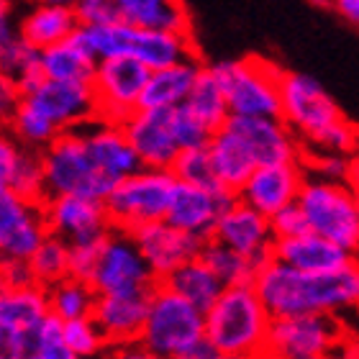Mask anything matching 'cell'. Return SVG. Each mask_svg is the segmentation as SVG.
I'll use <instances>...</instances> for the list:
<instances>
[{"mask_svg": "<svg viewBox=\"0 0 359 359\" xmlns=\"http://www.w3.org/2000/svg\"><path fill=\"white\" fill-rule=\"evenodd\" d=\"M255 287L269 313H331L359 311V259L334 272H303L280 259H269L257 269Z\"/></svg>", "mask_w": 359, "mask_h": 359, "instance_id": "cell-1", "label": "cell"}, {"mask_svg": "<svg viewBox=\"0 0 359 359\" xmlns=\"http://www.w3.org/2000/svg\"><path fill=\"white\" fill-rule=\"evenodd\" d=\"M285 123L300 136V142L318 151L354 154L359 149L357 128L344 118L337 100L316 77L285 72L280 83Z\"/></svg>", "mask_w": 359, "mask_h": 359, "instance_id": "cell-2", "label": "cell"}, {"mask_svg": "<svg viewBox=\"0 0 359 359\" xmlns=\"http://www.w3.org/2000/svg\"><path fill=\"white\" fill-rule=\"evenodd\" d=\"M275 316L259 298L255 283L226 285L205 311V339L224 357H259L267 346Z\"/></svg>", "mask_w": 359, "mask_h": 359, "instance_id": "cell-3", "label": "cell"}, {"mask_svg": "<svg viewBox=\"0 0 359 359\" xmlns=\"http://www.w3.org/2000/svg\"><path fill=\"white\" fill-rule=\"evenodd\" d=\"M208 67L224 88L231 116H283L280 83L285 72L277 69V65L262 57H244Z\"/></svg>", "mask_w": 359, "mask_h": 359, "instance_id": "cell-4", "label": "cell"}, {"mask_svg": "<svg viewBox=\"0 0 359 359\" xmlns=\"http://www.w3.org/2000/svg\"><path fill=\"white\" fill-rule=\"evenodd\" d=\"M205 339V311L157 283L149 298V313L142 331V344L165 359H177L190 346Z\"/></svg>", "mask_w": 359, "mask_h": 359, "instance_id": "cell-5", "label": "cell"}, {"mask_svg": "<svg viewBox=\"0 0 359 359\" xmlns=\"http://www.w3.org/2000/svg\"><path fill=\"white\" fill-rule=\"evenodd\" d=\"M41 167H44V187L49 195H85L105 201L116 182L105 177L90 157L85 136L80 128L62 131L44 151H41Z\"/></svg>", "mask_w": 359, "mask_h": 359, "instance_id": "cell-6", "label": "cell"}, {"mask_svg": "<svg viewBox=\"0 0 359 359\" xmlns=\"http://www.w3.org/2000/svg\"><path fill=\"white\" fill-rule=\"evenodd\" d=\"M175 185L177 177L172 170H157V167H142L116 182V187L103 201L113 229L136 231L142 226L167 218Z\"/></svg>", "mask_w": 359, "mask_h": 359, "instance_id": "cell-7", "label": "cell"}, {"mask_svg": "<svg viewBox=\"0 0 359 359\" xmlns=\"http://www.w3.org/2000/svg\"><path fill=\"white\" fill-rule=\"evenodd\" d=\"M308 229L337 241L344 249L359 252V210L352 182L323 180L308 175L298 195Z\"/></svg>", "mask_w": 359, "mask_h": 359, "instance_id": "cell-8", "label": "cell"}, {"mask_svg": "<svg viewBox=\"0 0 359 359\" xmlns=\"http://www.w3.org/2000/svg\"><path fill=\"white\" fill-rule=\"evenodd\" d=\"M349 329L341 316L331 313H298L280 316L272 321L264 357L267 359H326Z\"/></svg>", "mask_w": 359, "mask_h": 359, "instance_id": "cell-9", "label": "cell"}, {"mask_svg": "<svg viewBox=\"0 0 359 359\" xmlns=\"http://www.w3.org/2000/svg\"><path fill=\"white\" fill-rule=\"evenodd\" d=\"M159 280L144 259L134 233L123 229H113L97 249V262L90 277V285L97 295L105 292H136L151 290Z\"/></svg>", "mask_w": 359, "mask_h": 359, "instance_id": "cell-10", "label": "cell"}, {"mask_svg": "<svg viewBox=\"0 0 359 359\" xmlns=\"http://www.w3.org/2000/svg\"><path fill=\"white\" fill-rule=\"evenodd\" d=\"M151 69L134 57H111L97 62L93 88L97 97V118L111 123H126L142 103Z\"/></svg>", "mask_w": 359, "mask_h": 359, "instance_id": "cell-11", "label": "cell"}, {"mask_svg": "<svg viewBox=\"0 0 359 359\" xmlns=\"http://www.w3.org/2000/svg\"><path fill=\"white\" fill-rule=\"evenodd\" d=\"M46 236L44 205L0 182V252L6 259H29Z\"/></svg>", "mask_w": 359, "mask_h": 359, "instance_id": "cell-12", "label": "cell"}, {"mask_svg": "<svg viewBox=\"0 0 359 359\" xmlns=\"http://www.w3.org/2000/svg\"><path fill=\"white\" fill-rule=\"evenodd\" d=\"M49 233L69 244H95L113 231L103 201L85 195H49L41 201Z\"/></svg>", "mask_w": 359, "mask_h": 359, "instance_id": "cell-13", "label": "cell"}, {"mask_svg": "<svg viewBox=\"0 0 359 359\" xmlns=\"http://www.w3.org/2000/svg\"><path fill=\"white\" fill-rule=\"evenodd\" d=\"M23 100L46 116L60 131H72L97 118V97L93 83H67L46 77L34 93L23 95Z\"/></svg>", "mask_w": 359, "mask_h": 359, "instance_id": "cell-14", "label": "cell"}, {"mask_svg": "<svg viewBox=\"0 0 359 359\" xmlns=\"http://www.w3.org/2000/svg\"><path fill=\"white\" fill-rule=\"evenodd\" d=\"M213 239L224 241L236 252L247 255L257 267H262L275 257V231H272V221L269 216L252 208L236 195V201L221 213L213 231Z\"/></svg>", "mask_w": 359, "mask_h": 359, "instance_id": "cell-15", "label": "cell"}, {"mask_svg": "<svg viewBox=\"0 0 359 359\" xmlns=\"http://www.w3.org/2000/svg\"><path fill=\"white\" fill-rule=\"evenodd\" d=\"M226 126L249 144L257 165L303 162V142L283 116H231Z\"/></svg>", "mask_w": 359, "mask_h": 359, "instance_id": "cell-16", "label": "cell"}, {"mask_svg": "<svg viewBox=\"0 0 359 359\" xmlns=\"http://www.w3.org/2000/svg\"><path fill=\"white\" fill-rule=\"evenodd\" d=\"M131 233H134L144 259H147V264H149V269L154 272L159 283L185 262L201 257V249L205 244V239L182 231L175 224H170L167 218L142 226V229H136Z\"/></svg>", "mask_w": 359, "mask_h": 359, "instance_id": "cell-17", "label": "cell"}, {"mask_svg": "<svg viewBox=\"0 0 359 359\" xmlns=\"http://www.w3.org/2000/svg\"><path fill=\"white\" fill-rule=\"evenodd\" d=\"M233 201H236V193L226 190V187L213 190V187L190 185V182L177 180L172 201H170V210H167V221L182 231L201 236V239H210L221 213Z\"/></svg>", "mask_w": 359, "mask_h": 359, "instance_id": "cell-18", "label": "cell"}, {"mask_svg": "<svg viewBox=\"0 0 359 359\" xmlns=\"http://www.w3.org/2000/svg\"><path fill=\"white\" fill-rule=\"evenodd\" d=\"M172 111L175 108H139L123 123L144 167L172 170L175 159L182 151L172 128Z\"/></svg>", "mask_w": 359, "mask_h": 359, "instance_id": "cell-19", "label": "cell"}, {"mask_svg": "<svg viewBox=\"0 0 359 359\" xmlns=\"http://www.w3.org/2000/svg\"><path fill=\"white\" fill-rule=\"evenodd\" d=\"M306 177L308 172L303 162L259 165L236 195L264 216H275L280 208L298 201Z\"/></svg>", "mask_w": 359, "mask_h": 359, "instance_id": "cell-20", "label": "cell"}, {"mask_svg": "<svg viewBox=\"0 0 359 359\" xmlns=\"http://www.w3.org/2000/svg\"><path fill=\"white\" fill-rule=\"evenodd\" d=\"M85 136V144L90 149V157L97 165V170L113 182H121L123 177L142 170V159L136 154L134 144L126 136V128L121 123L95 118L80 126Z\"/></svg>", "mask_w": 359, "mask_h": 359, "instance_id": "cell-21", "label": "cell"}, {"mask_svg": "<svg viewBox=\"0 0 359 359\" xmlns=\"http://www.w3.org/2000/svg\"><path fill=\"white\" fill-rule=\"evenodd\" d=\"M151 290L97 295L93 318H95V323L100 326V331H103L111 344H126V341H139L142 339L147 313H149Z\"/></svg>", "mask_w": 359, "mask_h": 359, "instance_id": "cell-22", "label": "cell"}, {"mask_svg": "<svg viewBox=\"0 0 359 359\" xmlns=\"http://www.w3.org/2000/svg\"><path fill=\"white\" fill-rule=\"evenodd\" d=\"M275 259L295 269H303V272H334V269L352 264L357 255L321 233L306 231L290 239H277Z\"/></svg>", "mask_w": 359, "mask_h": 359, "instance_id": "cell-23", "label": "cell"}, {"mask_svg": "<svg viewBox=\"0 0 359 359\" xmlns=\"http://www.w3.org/2000/svg\"><path fill=\"white\" fill-rule=\"evenodd\" d=\"M128 57L139 60L149 69H162L177 65V62L193 60V57H198V52H195L193 34L134 26L131 39H128Z\"/></svg>", "mask_w": 359, "mask_h": 359, "instance_id": "cell-24", "label": "cell"}, {"mask_svg": "<svg viewBox=\"0 0 359 359\" xmlns=\"http://www.w3.org/2000/svg\"><path fill=\"white\" fill-rule=\"evenodd\" d=\"M49 311V292L41 285H8L0 277V329L34 334Z\"/></svg>", "mask_w": 359, "mask_h": 359, "instance_id": "cell-25", "label": "cell"}, {"mask_svg": "<svg viewBox=\"0 0 359 359\" xmlns=\"http://www.w3.org/2000/svg\"><path fill=\"white\" fill-rule=\"evenodd\" d=\"M208 151H210V159H213V170H216L218 182L226 190H231V193H239L241 187H244V182L259 167L252 149H249V144L229 126L218 128L216 134H213V139L208 144Z\"/></svg>", "mask_w": 359, "mask_h": 359, "instance_id": "cell-26", "label": "cell"}, {"mask_svg": "<svg viewBox=\"0 0 359 359\" xmlns=\"http://www.w3.org/2000/svg\"><path fill=\"white\" fill-rule=\"evenodd\" d=\"M83 23L77 18V11L69 6H54V3H34L21 15V36L39 52L60 44L65 39L75 36V31Z\"/></svg>", "mask_w": 359, "mask_h": 359, "instance_id": "cell-27", "label": "cell"}, {"mask_svg": "<svg viewBox=\"0 0 359 359\" xmlns=\"http://www.w3.org/2000/svg\"><path fill=\"white\" fill-rule=\"evenodd\" d=\"M203 67L205 65L198 57H193V60L177 62L170 67L151 69L139 108H175V105H182L190 95L198 75L203 72Z\"/></svg>", "mask_w": 359, "mask_h": 359, "instance_id": "cell-28", "label": "cell"}, {"mask_svg": "<svg viewBox=\"0 0 359 359\" xmlns=\"http://www.w3.org/2000/svg\"><path fill=\"white\" fill-rule=\"evenodd\" d=\"M36 65H41V52L21 36L15 0H0V72L18 77Z\"/></svg>", "mask_w": 359, "mask_h": 359, "instance_id": "cell-29", "label": "cell"}, {"mask_svg": "<svg viewBox=\"0 0 359 359\" xmlns=\"http://www.w3.org/2000/svg\"><path fill=\"white\" fill-rule=\"evenodd\" d=\"M118 18L142 29L190 34V13L182 0H113Z\"/></svg>", "mask_w": 359, "mask_h": 359, "instance_id": "cell-30", "label": "cell"}, {"mask_svg": "<svg viewBox=\"0 0 359 359\" xmlns=\"http://www.w3.org/2000/svg\"><path fill=\"white\" fill-rule=\"evenodd\" d=\"M97 57L88 52L75 36L41 52V67L49 80H67V83H93L97 69Z\"/></svg>", "mask_w": 359, "mask_h": 359, "instance_id": "cell-31", "label": "cell"}, {"mask_svg": "<svg viewBox=\"0 0 359 359\" xmlns=\"http://www.w3.org/2000/svg\"><path fill=\"white\" fill-rule=\"evenodd\" d=\"M162 283H165L167 287H172V290L177 292V295H182L185 300H190V303L198 306L201 311H208L226 287V285L218 280L216 272L203 262L201 257H195V259L185 262L182 267H177L172 275L165 277Z\"/></svg>", "mask_w": 359, "mask_h": 359, "instance_id": "cell-32", "label": "cell"}, {"mask_svg": "<svg viewBox=\"0 0 359 359\" xmlns=\"http://www.w3.org/2000/svg\"><path fill=\"white\" fill-rule=\"evenodd\" d=\"M185 105L213 134H216L218 128H224L226 121L231 118V108H229V100L224 95V88L218 85L216 75L210 72V67H203L193 90H190V95H187Z\"/></svg>", "mask_w": 359, "mask_h": 359, "instance_id": "cell-33", "label": "cell"}, {"mask_svg": "<svg viewBox=\"0 0 359 359\" xmlns=\"http://www.w3.org/2000/svg\"><path fill=\"white\" fill-rule=\"evenodd\" d=\"M46 292H49V311L62 321L85 318V316H93V311H95L97 290L83 277L69 275L52 287H46Z\"/></svg>", "mask_w": 359, "mask_h": 359, "instance_id": "cell-34", "label": "cell"}, {"mask_svg": "<svg viewBox=\"0 0 359 359\" xmlns=\"http://www.w3.org/2000/svg\"><path fill=\"white\" fill-rule=\"evenodd\" d=\"M201 259L216 272L218 280L224 285L255 283V275L257 269H259L247 255H241V252H236V249L224 244V241L213 239V236L205 239V244H203Z\"/></svg>", "mask_w": 359, "mask_h": 359, "instance_id": "cell-35", "label": "cell"}, {"mask_svg": "<svg viewBox=\"0 0 359 359\" xmlns=\"http://www.w3.org/2000/svg\"><path fill=\"white\" fill-rule=\"evenodd\" d=\"M31 272H34V283L41 285V287H52L60 280L72 275L69 269V241L60 239L49 233L34 255L29 257Z\"/></svg>", "mask_w": 359, "mask_h": 359, "instance_id": "cell-36", "label": "cell"}, {"mask_svg": "<svg viewBox=\"0 0 359 359\" xmlns=\"http://www.w3.org/2000/svg\"><path fill=\"white\" fill-rule=\"evenodd\" d=\"M8 128H11V134H13L26 149H34V151H44L46 147L62 134L52 121L46 118V116H41V113H39L34 105L26 103V100H21V105L15 108V113L11 116V121H8Z\"/></svg>", "mask_w": 359, "mask_h": 359, "instance_id": "cell-37", "label": "cell"}, {"mask_svg": "<svg viewBox=\"0 0 359 359\" xmlns=\"http://www.w3.org/2000/svg\"><path fill=\"white\" fill-rule=\"evenodd\" d=\"M62 337H65V344L83 359H100L111 346V341L105 339V334L100 331V326L95 323L93 316L65 321Z\"/></svg>", "mask_w": 359, "mask_h": 359, "instance_id": "cell-38", "label": "cell"}, {"mask_svg": "<svg viewBox=\"0 0 359 359\" xmlns=\"http://www.w3.org/2000/svg\"><path fill=\"white\" fill-rule=\"evenodd\" d=\"M172 172L180 182H190V185L201 187H224L218 182L216 170H213V159H210L208 147H198V149H182L172 165Z\"/></svg>", "mask_w": 359, "mask_h": 359, "instance_id": "cell-39", "label": "cell"}, {"mask_svg": "<svg viewBox=\"0 0 359 359\" xmlns=\"http://www.w3.org/2000/svg\"><path fill=\"white\" fill-rule=\"evenodd\" d=\"M62 326L65 321L52 313L39 323V329L31 334V359H83L65 344Z\"/></svg>", "mask_w": 359, "mask_h": 359, "instance_id": "cell-40", "label": "cell"}, {"mask_svg": "<svg viewBox=\"0 0 359 359\" xmlns=\"http://www.w3.org/2000/svg\"><path fill=\"white\" fill-rule=\"evenodd\" d=\"M172 128L175 136H177L180 149H198V147H208L210 139H213V131H210L205 123H203L198 116H195L185 103L175 105L172 111Z\"/></svg>", "mask_w": 359, "mask_h": 359, "instance_id": "cell-41", "label": "cell"}, {"mask_svg": "<svg viewBox=\"0 0 359 359\" xmlns=\"http://www.w3.org/2000/svg\"><path fill=\"white\" fill-rule=\"evenodd\" d=\"M303 165L306 170H313L316 177L339 180V182H352L354 170H357L352 154H339V151H318L316 157L303 154Z\"/></svg>", "mask_w": 359, "mask_h": 359, "instance_id": "cell-42", "label": "cell"}, {"mask_svg": "<svg viewBox=\"0 0 359 359\" xmlns=\"http://www.w3.org/2000/svg\"><path fill=\"white\" fill-rule=\"evenodd\" d=\"M26 154H29V149L11 134L8 123H0V182H6V185L13 182Z\"/></svg>", "mask_w": 359, "mask_h": 359, "instance_id": "cell-43", "label": "cell"}, {"mask_svg": "<svg viewBox=\"0 0 359 359\" xmlns=\"http://www.w3.org/2000/svg\"><path fill=\"white\" fill-rule=\"evenodd\" d=\"M269 221H272L275 239H290V236L311 231V229H308V221H306V213H303V208L298 205V201L290 203V205H285V208H280L275 216H269Z\"/></svg>", "mask_w": 359, "mask_h": 359, "instance_id": "cell-44", "label": "cell"}, {"mask_svg": "<svg viewBox=\"0 0 359 359\" xmlns=\"http://www.w3.org/2000/svg\"><path fill=\"white\" fill-rule=\"evenodd\" d=\"M75 11H77V18H80L83 26L118 21V11H116V6H113V0H83Z\"/></svg>", "mask_w": 359, "mask_h": 359, "instance_id": "cell-45", "label": "cell"}, {"mask_svg": "<svg viewBox=\"0 0 359 359\" xmlns=\"http://www.w3.org/2000/svg\"><path fill=\"white\" fill-rule=\"evenodd\" d=\"M97 249H100V241H95V244H69V269H72V275L83 277L90 283L97 262Z\"/></svg>", "mask_w": 359, "mask_h": 359, "instance_id": "cell-46", "label": "cell"}, {"mask_svg": "<svg viewBox=\"0 0 359 359\" xmlns=\"http://www.w3.org/2000/svg\"><path fill=\"white\" fill-rule=\"evenodd\" d=\"M0 359H31V334L0 329Z\"/></svg>", "mask_w": 359, "mask_h": 359, "instance_id": "cell-47", "label": "cell"}, {"mask_svg": "<svg viewBox=\"0 0 359 359\" xmlns=\"http://www.w3.org/2000/svg\"><path fill=\"white\" fill-rule=\"evenodd\" d=\"M100 359H165L142 341H126V344H111Z\"/></svg>", "mask_w": 359, "mask_h": 359, "instance_id": "cell-48", "label": "cell"}, {"mask_svg": "<svg viewBox=\"0 0 359 359\" xmlns=\"http://www.w3.org/2000/svg\"><path fill=\"white\" fill-rule=\"evenodd\" d=\"M0 277L8 285H31L34 283V272H31L29 259H6L0 267Z\"/></svg>", "mask_w": 359, "mask_h": 359, "instance_id": "cell-49", "label": "cell"}, {"mask_svg": "<svg viewBox=\"0 0 359 359\" xmlns=\"http://www.w3.org/2000/svg\"><path fill=\"white\" fill-rule=\"evenodd\" d=\"M224 354L218 352L216 346L210 344L208 339H203V341H198L195 346H190L187 352H182L177 359H221Z\"/></svg>", "mask_w": 359, "mask_h": 359, "instance_id": "cell-50", "label": "cell"}, {"mask_svg": "<svg viewBox=\"0 0 359 359\" xmlns=\"http://www.w3.org/2000/svg\"><path fill=\"white\" fill-rule=\"evenodd\" d=\"M334 8L352 26H359V0H334Z\"/></svg>", "mask_w": 359, "mask_h": 359, "instance_id": "cell-51", "label": "cell"}, {"mask_svg": "<svg viewBox=\"0 0 359 359\" xmlns=\"http://www.w3.org/2000/svg\"><path fill=\"white\" fill-rule=\"evenodd\" d=\"M31 3H54V6H69V8H77L83 0H31Z\"/></svg>", "mask_w": 359, "mask_h": 359, "instance_id": "cell-52", "label": "cell"}, {"mask_svg": "<svg viewBox=\"0 0 359 359\" xmlns=\"http://www.w3.org/2000/svg\"><path fill=\"white\" fill-rule=\"evenodd\" d=\"M316 3H321V6H334V0H316Z\"/></svg>", "mask_w": 359, "mask_h": 359, "instance_id": "cell-53", "label": "cell"}, {"mask_svg": "<svg viewBox=\"0 0 359 359\" xmlns=\"http://www.w3.org/2000/svg\"><path fill=\"white\" fill-rule=\"evenodd\" d=\"M3 262H6V255H3V252H0V267H3Z\"/></svg>", "mask_w": 359, "mask_h": 359, "instance_id": "cell-54", "label": "cell"}, {"mask_svg": "<svg viewBox=\"0 0 359 359\" xmlns=\"http://www.w3.org/2000/svg\"><path fill=\"white\" fill-rule=\"evenodd\" d=\"M249 359H267V357H264V354H259V357H249Z\"/></svg>", "mask_w": 359, "mask_h": 359, "instance_id": "cell-55", "label": "cell"}, {"mask_svg": "<svg viewBox=\"0 0 359 359\" xmlns=\"http://www.w3.org/2000/svg\"><path fill=\"white\" fill-rule=\"evenodd\" d=\"M221 359H241V357H221Z\"/></svg>", "mask_w": 359, "mask_h": 359, "instance_id": "cell-56", "label": "cell"}, {"mask_svg": "<svg viewBox=\"0 0 359 359\" xmlns=\"http://www.w3.org/2000/svg\"><path fill=\"white\" fill-rule=\"evenodd\" d=\"M354 175H359V162H357V170H354Z\"/></svg>", "mask_w": 359, "mask_h": 359, "instance_id": "cell-57", "label": "cell"}, {"mask_svg": "<svg viewBox=\"0 0 359 359\" xmlns=\"http://www.w3.org/2000/svg\"><path fill=\"white\" fill-rule=\"evenodd\" d=\"M357 259H359V252H357Z\"/></svg>", "mask_w": 359, "mask_h": 359, "instance_id": "cell-58", "label": "cell"}]
</instances>
